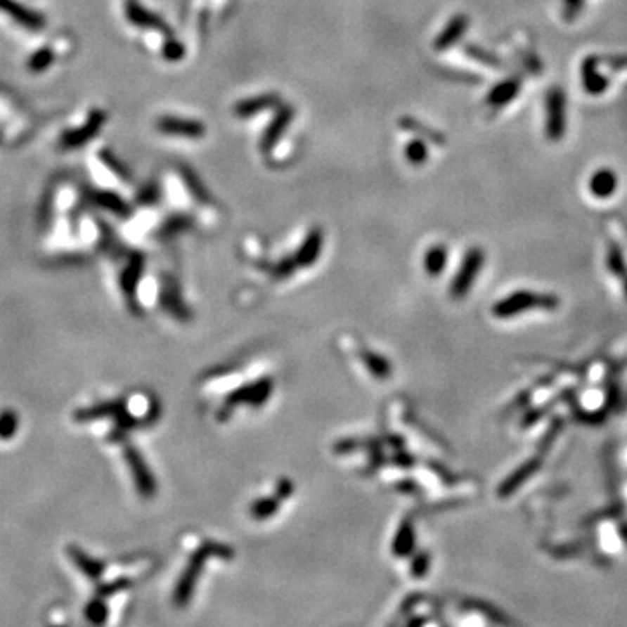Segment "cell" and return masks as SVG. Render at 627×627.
<instances>
[{
    "mask_svg": "<svg viewBox=\"0 0 627 627\" xmlns=\"http://www.w3.org/2000/svg\"><path fill=\"white\" fill-rule=\"evenodd\" d=\"M617 185H619L617 174H615L612 169L603 167V169H597L596 173L590 176L589 190L593 192L594 197H597V199H608V197H612V194H615Z\"/></svg>",
    "mask_w": 627,
    "mask_h": 627,
    "instance_id": "18",
    "label": "cell"
},
{
    "mask_svg": "<svg viewBox=\"0 0 627 627\" xmlns=\"http://www.w3.org/2000/svg\"><path fill=\"white\" fill-rule=\"evenodd\" d=\"M364 364L371 371V375H375V378H387L392 371V366L389 364V361L385 357H382L380 354L366 352L364 354Z\"/></svg>",
    "mask_w": 627,
    "mask_h": 627,
    "instance_id": "34",
    "label": "cell"
},
{
    "mask_svg": "<svg viewBox=\"0 0 627 627\" xmlns=\"http://www.w3.org/2000/svg\"><path fill=\"white\" fill-rule=\"evenodd\" d=\"M295 119V108L291 105H283L280 103L277 107V112L274 114V117L271 119L269 126L265 127L264 134H261V140H260V148L264 154L271 152L272 148L283 140L284 133L287 131L290 127L291 120Z\"/></svg>",
    "mask_w": 627,
    "mask_h": 627,
    "instance_id": "8",
    "label": "cell"
},
{
    "mask_svg": "<svg viewBox=\"0 0 627 627\" xmlns=\"http://www.w3.org/2000/svg\"><path fill=\"white\" fill-rule=\"evenodd\" d=\"M415 548V530L411 521H403L392 542V552L397 557L408 556Z\"/></svg>",
    "mask_w": 627,
    "mask_h": 627,
    "instance_id": "23",
    "label": "cell"
},
{
    "mask_svg": "<svg viewBox=\"0 0 627 627\" xmlns=\"http://www.w3.org/2000/svg\"><path fill=\"white\" fill-rule=\"evenodd\" d=\"M324 244V234L321 228H312L307 235H305L304 243L298 247L297 254H295V260H297L298 267H312L314 264L319 258L321 251H323Z\"/></svg>",
    "mask_w": 627,
    "mask_h": 627,
    "instance_id": "16",
    "label": "cell"
},
{
    "mask_svg": "<svg viewBox=\"0 0 627 627\" xmlns=\"http://www.w3.org/2000/svg\"><path fill=\"white\" fill-rule=\"evenodd\" d=\"M160 304L166 311H169L176 317H183L187 314V309H185L183 302L180 300V295H178V287L171 280H164V286L160 290Z\"/></svg>",
    "mask_w": 627,
    "mask_h": 627,
    "instance_id": "25",
    "label": "cell"
},
{
    "mask_svg": "<svg viewBox=\"0 0 627 627\" xmlns=\"http://www.w3.org/2000/svg\"><path fill=\"white\" fill-rule=\"evenodd\" d=\"M297 267H298V264L295 258H291V257L283 258V260H280L279 264H277L274 267V277L277 280H284L286 277H290L295 271H297Z\"/></svg>",
    "mask_w": 627,
    "mask_h": 627,
    "instance_id": "40",
    "label": "cell"
},
{
    "mask_svg": "<svg viewBox=\"0 0 627 627\" xmlns=\"http://www.w3.org/2000/svg\"><path fill=\"white\" fill-rule=\"evenodd\" d=\"M124 13H126V18L129 20V23H133L134 27L171 35L169 25H167L159 14L147 9V7L141 6V4L136 2V0H126V4H124Z\"/></svg>",
    "mask_w": 627,
    "mask_h": 627,
    "instance_id": "10",
    "label": "cell"
},
{
    "mask_svg": "<svg viewBox=\"0 0 627 627\" xmlns=\"http://www.w3.org/2000/svg\"><path fill=\"white\" fill-rule=\"evenodd\" d=\"M404 155H406L408 162L413 164V166H422L425 160L429 159V148L425 145L424 138H415V140L408 141L406 147H404Z\"/></svg>",
    "mask_w": 627,
    "mask_h": 627,
    "instance_id": "32",
    "label": "cell"
},
{
    "mask_svg": "<svg viewBox=\"0 0 627 627\" xmlns=\"http://www.w3.org/2000/svg\"><path fill=\"white\" fill-rule=\"evenodd\" d=\"M560 298L554 295H542L535 291H516L504 300L497 302L493 307V316L498 319L521 316L528 311H556Z\"/></svg>",
    "mask_w": 627,
    "mask_h": 627,
    "instance_id": "1",
    "label": "cell"
},
{
    "mask_svg": "<svg viewBox=\"0 0 627 627\" xmlns=\"http://www.w3.org/2000/svg\"><path fill=\"white\" fill-rule=\"evenodd\" d=\"M225 550H227L225 548L216 549L214 545H204V548H200L194 554V556H192V560L188 561L187 568H185L183 575H181L180 581H178L176 588H174L173 597H174V603H176L178 607H185V605L190 601L192 590H194L197 578H199L200 570H202V567H204V563H206L207 557H209L211 554H218V556H221V554H225Z\"/></svg>",
    "mask_w": 627,
    "mask_h": 627,
    "instance_id": "2",
    "label": "cell"
},
{
    "mask_svg": "<svg viewBox=\"0 0 627 627\" xmlns=\"http://www.w3.org/2000/svg\"><path fill=\"white\" fill-rule=\"evenodd\" d=\"M162 56L167 61H180L185 58V46L180 40L169 37L162 46Z\"/></svg>",
    "mask_w": 627,
    "mask_h": 627,
    "instance_id": "36",
    "label": "cell"
},
{
    "mask_svg": "<svg viewBox=\"0 0 627 627\" xmlns=\"http://www.w3.org/2000/svg\"><path fill=\"white\" fill-rule=\"evenodd\" d=\"M280 105V96L277 93H265L258 96L246 98L234 105V115L239 119H250L265 110H272Z\"/></svg>",
    "mask_w": 627,
    "mask_h": 627,
    "instance_id": "13",
    "label": "cell"
},
{
    "mask_svg": "<svg viewBox=\"0 0 627 627\" xmlns=\"http://www.w3.org/2000/svg\"><path fill=\"white\" fill-rule=\"evenodd\" d=\"M145 271V258L141 253H133L127 260L126 267L122 269L119 276V284H120V290H122L124 298L129 302V309L133 312L140 314V309L136 305V291H138V284H140L141 276H143Z\"/></svg>",
    "mask_w": 627,
    "mask_h": 627,
    "instance_id": "6",
    "label": "cell"
},
{
    "mask_svg": "<svg viewBox=\"0 0 627 627\" xmlns=\"http://www.w3.org/2000/svg\"><path fill=\"white\" fill-rule=\"evenodd\" d=\"M98 157H100L101 162H103L105 166H107L108 169H110L112 173L115 174V176L120 178V180H126V181L131 180V171L127 169L126 164H124L122 160H120L119 157L114 154V152H110V150H107V148H103V150H100V154H98Z\"/></svg>",
    "mask_w": 627,
    "mask_h": 627,
    "instance_id": "33",
    "label": "cell"
},
{
    "mask_svg": "<svg viewBox=\"0 0 627 627\" xmlns=\"http://www.w3.org/2000/svg\"><path fill=\"white\" fill-rule=\"evenodd\" d=\"M567 131V96L563 89L552 87L545 96V133L550 141H560Z\"/></svg>",
    "mask_w": 627,
    "mask_h": 627,
    "instance_id": "4",
    "label": "cell"
},
{
    "mask_svg": "<svg viewBox=\"0 0 627 627\" xmlns=\"http://www.w3.org/2000/svg\"><path fill=\"white\" fill-rule=\"evenodd\" d=\"M521 89L519 79H508L504 82H498L493 89L488 93L486 103L491 107H505L517 96Z\"/></svg>",
    "mask_w": 627,
    "mask_h": 627,
    "instance_id": "20",
    "label": "cell"
},
{
    "mask_svg": "<svg viewBox=\"0 0 627 627\" xmlns=\"http://www.w3.org/2000/svg\"><path fill=\"white\" fill-rule=\"evenodd\" d=\"M0 11L4 14H7L11 20L16 21L18 25L27 28V30L40 32L46 28V18H44V14H40L39 11L30 9V7L18 2V0H0Z\"/></svg>",
    "mask_w": 627,
    "mask_h": 627,
    "instance_id": "11",
    "label": "cell"
},
{
    "mask_svg": "<svg viewBox=\"0 0 627 627\" xmlns=\"http://www.w3.org/2000/svg\"><path fill=\"white\" fill-rule=\"evenodd\" d=\"M94 202L100 207H103L108 213H114L119 218H129L133 209H131L129 204L120 197L117 192L112 190H98L93 194Z\"/></svg>",
    "mask_w": 627,
    "mask_h": 627,
    "instance_id": "19",
    "label": "cell"
},
{
    "mask_svg": "<svg viewBox=\"0 0 627 627\" xmlns=\"http://www.w3.org/2000/svg\"><path fill=\"white\" fill-rule=\"evenodd\" d=\"M467 54L470 58H474V60L483 61V63L497 65V60H495V58H490V54H486L483 49H479V47H467Z\"/></svg>",
    "mask_w": 627,
    "mask_h": 627,
    "instance_id": "42",
    "label": "cell"
},
{
    "mask_svg": "<svg viewBox=\"0 0 627 627\" xmlns=\"http://www.w3.org/2000/svg\"><path fill=\"white\" fill-rule=\"evenodd\" d=\"M399 126L403 127V129L410 131V133L418 134V136L424 138V140H431L432 143H437V145L444 143L443 134L437 133V131H434L432 127H427L424 122H420V120H417L413 117H408L406 115V117H403L399 120Z\"/></svg>",
    "mask_w": 627,
    "mask_h": 627,
    "instance_id": "27",
    "label": "cell"
},
{
    "mask_svg": "<svg viewBox=\"0 0 627 627\" xmlns=\"http://www.w3.org/2000/svg\"><path fill=\"white\" fill-rule=\"evenodd\" d=\"M280 508V498L274 497H261L258 500H254L250 508V514L254 519H269L279 510Z\"/></svg>",
    "mask_w": 627,
    "mask_h": 627,
    "instance_id": "29",
    "label": "cell"
},
{
    "mask_svg": "<svg viewBox=\"0 0 627 627\" xmlns=\"http://www.w3.org/2000/svg\"><path fill=\"white\" fill-rule=\"evenodd\" d=\"M180 174L185 181V187L188 188V192H190V195L194 197L197 202H211V192L207 190V187L202 183V180H200L195 171H192L190 167L183 164V166H180Z\"/></svg>",
    "mask_w": 627,
    "mask_h": 627,
    "instance_id": "21",
    "label": "cell"
},
{
    "mask_svg": "<svg viewBox=\"0 0 627 627\" xmlns=\"http://www.w3.org/2000/svg\"><path fill=\"white\" fill-rule=\"evenodd\" d=\"M608 269L617 276H622L626 272L624 257H622V251L619 250L617 244H612L610 246V253H608Z\"/></svg>",
    "mask_w": 627,
    "mask_h": 627,
    "instance_id": "39",
    "label": "cell"
},
{
    "mask_svg": "<svg viewBox=\"0 0 627 627\" xmlns=\"http://www.w3.org/2000/svg\"><path fill=\"white\" fill-rule=\"evenodd\" d=\"M483 265L484 251L481 247H470L467 253H465L453 280H451L450 295L455 300H462V298L467 297V293L470 291V287H472V284L476 283Z\"/></svg>",
    "mask_w": 627,
    "mask_h": 627,
    "instance_id": "3",
    "label": "cell"
},
{
    "mask_svg": "<svg viewBox=\"0 0 627 627\" xmlns=\"http://www.w3.org/2000/svg\"><path fill=\"white\" fill-rule=\"evenodd\" d=\"M105 120H107V114L103 110H93L82 126L75 127V129H68L61 134V145L67 148H79L82 145L89 143L100 133Z\"/></svg>",
    "mask_w": 627,
    "mask_h": 627,
    "instance_id": "7",
    "label": "cell"
},
{
    "mask_svg": "<svg viewBox=\"0 0 627 627\" xmlns=\"http://www.w3.org/2000/svg\"><path fill=\"white\" fill-rule=\"evenodd\" d=\"M67 556H68V560H70L72 563L79 568L80 574L86 575L89 581H93V582L101 581V577H103V574H105V568H107L105 567L103 561L94 560V557H91L89 554L84 552V550L75 544L68 545Z\"/></svg>",
    "mask_w": 627,
    "mask_h": 627,
    "instance_id": "14",
    "label": "cell"
},
{
    "mask_svg": "<svg viewBox=\"0 0 627 627\" xmlns=\"http://www.w3.org/2000/svg\"><path fill=\"white\" fill-rule=\"evenodd\" d=\"M124 458H126L127 467L131 470V476H133L134 484H136L138 493L145 498L154 497L157 493V483L154 474L150 472L147 462H145L143 455L133 444H126L124 446Z\"/></svg>",
    "mask_w": 627,
    "mask_h": 627,
    "instance_id": "5",
    "label": "cell"
},
{
    "mask_svg": "<svg viewBox=\"0 0 627 627\" xmlns=\"http://www.w3.org/2000/svg\"><path fill=\"white\" fill-rule=\"evenodd\" d=\"M596 60L594 58H589V60L584 61L582 65V79H584V87L589 91V93H601V91L607 89L608 86V80L596 72Z\"/></svg>",
    "mask_w": 627,
    "mask_h": 627,
    "instance_id": "26",
    "label": "cell"
},
{
    "mask_svg": "<svg viewBox=\"0 0 627 627\" xmlns=\"http://www.w3.org/2000/svg\"><path fill=\"white\" fill-rule=\"evenodd\" d=\"M190 225H192V220L188 216H185V214H174V216H171L169 220L164 221L162 234L164 235L178 234V232L187 231Z\"/></svg>",
    "mask_w": 627,
    "mask_h": 627,
    "instance_id": "35",
    "label": "cell"
},
{
    "mask_svg": "<svg viewBox=\"0 0 627 627\" xmlns=\"http://www.w3.org/2000/svg\"><path fill=\"white\" fill-rule=\"evenodd\" d=\"M155 127L164 134L169 136H183L190 140H199L206 134V126L200 120L176 117V115H162L157 119Z\"/></svg>",
    "mask_w": 627,
    "mask_h": 627,
    "instance_id": "9",
    "label": "cell"
},
{
    "mask_svg": "<svg viewBox=\"0 0 627 627\" xmlns=\"http://www.w3.org/2000/svg\"><path fill=\"white\" fill-rule=\"evenodd\" d=\"M160 199V188L155 181L145 185L140 192H138V202L143 204V206H150V204L159 202Z\"/></svg>",
    "mask_w": 627,
    "mask_h": 627,
    "instance_id": "38",
    "label": "cell"
},
{
    "mask_svg": "<svg viewBox=\"0 0 627 627\" xmlns=\"http://www.w3.org/2000/svg\"><path fill=\"white\" fill-rule=\"evenodd\" d=\"M467 28H469V18L465 16V14H457V16H453L450 21H448L444 30L437 35L436 42H434V47H436L437 51L450 49L451 46H455L458 40L464 37Z\"/></svg>",
    "mask_w": 627,
    "mask_h": 627,
    "instance_id": "17",
    "label": "cell"
},
{
    "mask_svg": "<svg viewBox=\"0 0 627 627\" xmlns=\"http://www.w3.org/2000/svg\"><path fill=\"white\" fill-rule=\"evenodd\" d=\"M429 564H431V557H429V554L420 552L417 557H415L413 563H411V575H413L415 578L424 577L429 570Z\"/></svg>",
    "mask_w": 627,
    "mask_h": 627,
    "instance_id": "41",
    "label": "cell"
},
{
    "mask_svg": "<svg viewBox=\"0 0 627 627\" xmlns=\"http://www.w3.org/2000/svg\"><path fill=\"white\" fill-rule=\"evenodd\" d=\"M538 464H541V462H538L537 458H531V460H528L526 464L521 465V467L517 469L512 476H509L508 479L500 484L498 495H500V497H508V495L512 493L514 490H517V486H519L521 483H524V481H526L528 477H530L531 474L538 469Z\"/></svg>",
    "mask_w": 627,
    "mask_h": 627,
    "instance_id": "22",
    "label": "cell"
},
{
    "mask_svg": "<svg viewBox=\"0 0 627 627\" xmlns=\"http://www.w3.org/2000/svg\"><path fill=\"white\" fill-rule=\"evenodd\" d=\"M271 394L272 380L271 378H264V380L247 384L244 387L237 389L235 392H232L227 399V406H237L239 403H246L250 406H260L261 403H265L269 399Z\"/></svg>",
    "mask_w": 627,
    "mask_h": 627,
    "instance_id": "12",
    "label": "cell"
},
{
    "mask_svg": "<svg viewBox=\"0 0 627 627\" xmlns=\"http://www.w3.org/2000/svg\"><path fill=\"white\" fill-rule=\"evenodd\" d=\"M20 429V415L14 410L0 411V441H11Z\"/></svg>",
    "mask_w": 627,
    "mask_h": 627,
    "instance_id": "31",
    "label": "cell"
},
{
    "mask_svg": "<svg viewBox=\"0 0 627 627\" xmlns=\"http://www.w3.org/2000/svg\"><path fill=\"white\" fill-rule=\"evenodd\" d=\"M54 58H56V54H54V51L51 49L49 46L39 47V49L35 51V53H32V56L28 58L27 68L32 72V74H42V72H46L47 68L54 63Z\"/></svg>",
    "mask_w": 627,
    "mask_h": 627,
    "instance_id": "28",
    "label": "cell"
},
{
    "mask_svg": "<svg viewBox=\"0 0 627 627\" xmlns=\"http://www.w3.org/2000/svg\"><path fill=\"white\" fill-rule=\"evenodd\" d=\"M129 588H131V581H129V578H117V581L108 582V584H101V586H98L96 594H98V596H101V597H103V600H105V597L114 596V594L120 593V590H126V589H129Z\"/></svg>",
    "mask_w": 627,
    "mask_h": 627,
    "instance_id": "37",
    "label": "cell"
},
{
    "mask_svg": "<svg viewBox=\"0 0 627 627\" xmlns=\"http://www.w3.org/2000/svg\"><path fill=\"white\" fill-rule=\"evenodd\" d=\"M84 615H86L87 622L94 626H101L107 622L108 619V607L107 603L103 601V597L96 596L86 605V610H84Z\"/></svg>",
    "mask_w": 627,
    "mask_h": 627,
    "instance_id": "30",
    "label": "cell"
},
{
    "mask_svg": "<svg viewBox=\"0 0 627 627\" xmlns=\"http://www.w3.org/2000/svg\"><path fill=\"white\" fill-rule=\"evenodd\" d=\"M448 264V247L443 244H434L424 257V267L429 276H439Z\"/></svg>",
    "mask_w": 627,
    "mask_h": 627,
    "instance_id": "24",
    "label": "cell"
},
{
    "mask_svg": "<svg viewBox=\"0 0 627 627\" xmlns=\"http://www.w3.org/2000/svg\"><path fill=\"white\" fill-rule=\"evenodd\" d=\"M126 410V401L124 399H114L107 401V403L94 404V406L80 408V410L74 411V420L77 424H89V422L101 420V418L108 417H117L120 411Z\"/></svg>",
    "mask_w": 627,
    "mask_h": 627,
    "instance_id": "15",
    "label": "cell"
}]
</instances>
